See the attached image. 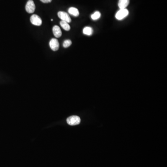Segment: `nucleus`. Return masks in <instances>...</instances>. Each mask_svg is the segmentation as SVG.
Returning a JSON list of instances; mask_svg holds the SVG:
<instances>
[{
  "label": "nucleus",
  "mask_w": 167,
  "mask_h": 167,
  "mask_svg": "<svg viewBox=\"0 0 167 167\" xmlns=\"http://www.w3.org/2000/svg\"><path fill=\"white\" fill-rule=\"evenodd\" d=\"M83 33L87 35H91L93 33V29L92 28L89 27H85L83 29Z\"/></svg>",
  "instance_id": "obj_10"
},
{
  "label": "nucleus",
  "mask_w": 167,
  "mask_h": 167,
  "mask_svg": "<svg viewBox=\"0 0 167 167\" xmlns=\"http://www.w3.org/2000/svg\"><path fill=\"white\" fill-rule=\"evenodd\" d=\"M128 15H129V11L126 8L120 9L119 11L117 12L115 17L117 20H122L125 18Z\"/></svg>",
  "instance_id": "obj_2"
},
{
  "label": "nucleus",
  "mask_w": 167,
  "mask_h": 167,
  "mask_svg": "<svg viewBox=\"0 0 167 167\" xmlns=\"http://www.w3.org/2000/svg\"><path fill=\"white\" fill-rule=\"evenodd\" d=\"M72 44V42L71 40H67L64 41L63 44V46L65 48H67L71 45Z\"/></svg>",
  "instance_id": "obj_13"
},
{
  "label": "nucleus",
  "mask_w": 167,
  "mask_h": 167,
  "mask_svg": "<svg viewBox=\"0 0 167 167\" xmlns=\"http://www.w3.org/2000/svg\"><path fill=\"white\" fill-rule=\"evenodd\" d=\"M58 16L62 21H66L67 23H70L71 20L70 17L68 13L63 11H59L58 13Z\"/></svg>",
  "instance_id": "obj_3"
},
{
  "label": "nucleus",
  "mask_w": 167,
  "mask_h": 167,
  "mask_svg": "<svg viewBox=\"0 0 167 167\" xmlns=\"http://www.w3.org/2000/svg\"><path fill=\"white\" fill-rule=\"evenodd\" d=\"M130 0H119L118 7L120 9H125L129 5Z\"/></svg>",
  "instance_id": "obj_8"
},
{
  "label": "nucleus",
  "mask_w": 167,
  "mask_h": 167,
  "mask_svg": "<svg viewBox=\"0 0 167 167\" xmlns=\"http://www.w3.org/2000/svg\"><path fill=\"white\" fill-rule=\"evenodd\" d=\"M68 12L74 16L77 17L79 16V13L78 9L74 7H71L68 9Z\"/></svg>",
  "instance_id": "obj_9"
},
{
  "label": "nucleus",
  "mask_w": 167,
  "mask_h": 167,
  "mask_svg": "<svg viewBox=\"0 0 167 167\" xmlns=\"http://www.w3.org/2000/svg\"><path fill=\"white\" fill-rule=\"evenodd\" d=\"M49 46H50V48H51L52 50H53L54 51H56L59 48V42L57 40V39H52L49 42Z\"/></svg>",
  "instance_id": "obj_6"
},
{
  "label": "nucleus",
  "mask_w": 167,
  "mask_h": 167,
  "mask_svg": "<svg viewBox=\"0 0 167 167\" xmlns=\"http://www.w3.org/2000/svg\"><path fill=\"white\" fill-rule=\"evenodd\" d=\"M52 32H53L55 37L56 38H59L62 35V32H61L60 28L59 26H56V25L54 26L52 28Z\"/></svg>",
  "instance_id": "obj_7"
},
{
  "label": "nucleus",
  "mask_w": 167,
  "mask_h": 167,
  "mask_svg": "<svg viewBox=\"0 0 167 167\" xmlns=\"http://www.w3.org/2000/svg\"><path fill=\"white\" fill-rule=\"evenodd\" d=\"M100 16H101L100 13L99 12V11H96L94 13L93 15H91V18L93 20H97L100 18Z\"/></svg>",
  "instance_id": "obj_12"
},
{
  "label": "nucleus",
  "mask_w": 167,
  "mask_h": 167,
  "mask_svg": "<svg viewBox=\"0 0 167 167\" xmlns=\"http://www.w3.org/2000/svg\"><path fill=\"white\" fill-rule=\"evenodd\" d=\"M30 21L35 26H40L42 24V21L40 17L37 15H33L30 17Z\"/></svg>",
  "instance_id": "obj_4"
},
{
  "label": "nucleus",
  "mask_w": 167,
  "mask_h": 167,
  "mask_svg": "<svg viewBox=\"0 0 167 167\" xmlns=\"http://www.w3.org/2000/svg\"><path fill=\"white\" fill-rule=\"evenodd\" d=\"M26 10L29 13H33L35 9V5L33 0H29L26 4Z\"/></svg>",
  "instance_id": "obj_5"
},
{
  "label": "nucleus",
  "mask_w": 167,
  "mask_h": 167,
  "mask_svg": "<svg viewBox=\"0 0 167 167\" xmlns=\"http://www.w3.org/2000/svg\"><path fill=\"white\" fill-rule=\"evenodd\" d=\"M60 25L61 27L66 31H69L70 30V26L69 25V24L67 22L62 21L60 22Z\"/></svg>",
  "instance_id": "obj_11"
},
{
  "label": "nucleus",
  "mask_w": 167,
  "mask_h": 167,
  "mask_svg": "<svg viewBox=\"0 0 167 167\" xmlns=\"http://www.w3.org/2000/svg\"><path fill=\"white\" fill-rule=\"evenodd\" d=\"M41 2H43L45 4H47V3H50L51 2L52 0H40Z\"/></svg>",
  "instance_id": "obj_14"
},
{
  "label": "nucleus",
  "mask_w": 167,
  "mask_h": 167,
  "mask_svg": "<svg viewBox=\"0 0 167 167\" xmlns=\"http://www.w3.org/2000/svg\"><path fill=\"white\" fill-rule=\"evenodd\" d=\"M67 121L68 125L74 126L80 124L81 120L80 117L78 116H72L67 118Z\"/></svg>",
  "instance_id": "obj_1"
}]
</instances>
